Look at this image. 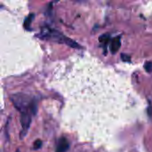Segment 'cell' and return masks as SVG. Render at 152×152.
I'll use <instances>...</instances> for the list:
<instances>
[{"instance_id": "cell-1", "label": "cell", "mask_w": 152, "mask_h": 152, "mask_svg": "<svg viewBox=\"0 0 152 152\" xmlns=\"http://www.w3.org/2000/svg\"><path fill=\"white\" fill-rule=\"evenodd\" d=\"M38 37H40L41 39H45V40H51V41H54L57 43H61V44H65L67 45H69V47L72 48H81V46L73 39L64 36L63 34L60 33L59 31L53 29L51 28H42L41 33L37 36Z\"/></svg>"}, {"instance_id": "cell-2", "label": "cell", "mask_w": 152, "mask_h": 152, "mask_svg": "<svg viewBox=\"0 0 152 152\" xmlns=\"http://www.w3.org/2000/svg\"><path fill=\"white\" fill-rule=\"evenodd\" d=\"M11 101L13 103L14 107L20 112L30 111L31 106L35 100L31 99L28 95L24 94H15L11 96ZM31 112V111H30Z\"/></svg>"}, {"instance_id": "cell-3", "label": "cell", "mask_w": 152, "mask_h": 152, "mask_svg": "<svg viewBox=\"0 0 152 152\" xmlns=\"http://www.w3.org/2000/svg\"><path fill=\"white\" fill-rule=\"evenodd\" d=\"M30 111H24L21 112V116H20V124H21V132H20V138L23 139L29 127H30V124H31V115H30Z\"/></svg>"}, {"instance_id": "cell-4", "label": "cell", "mask_w": 152, "mask_h": 152, "mask_svg": "<svg viewBox=\"0 0 152 152\" xmlns=\"http://www.w3.org/2000/svg\"><path fill=\"white\" fill-rule=\"evenodd\" d=\"M69 149V142L65 137H61L58 141L56 151L55 152H67Z\"/></svg>"}, {"instance_id": "cell-5", "label": "cell", "mask_w": 152, "mask_h": 152, "mask_svg": "<svg viewBox=\"0 0 152 152\" xmlns=\"http://www.w3.org/2000/svg\"><path fill=\"white\" fill-rule=\"evenodd\" d=\"M121 46V37L120 36H118L116 37H114L112 40H111V43H110V51L112 53H116L119 48Z\"/></svg>"}, {"instance_id": "cell-6", "label": "cell", "mask_w": 152, "mask_h": 152, "mask_svg": "<svg viewBox=\"0 0 152 152\" xmlns=\"http://www.w3.org/2000/svg\"><path fill=\"white\" fill-rule=\"evenodd\" d=\"M110 34H103V35H102V36H101V37H100V38H99V41H100L101 45H103V47H104V48H106V46H107L108 43L110 42Z\"/></svg>"}, {"instance_id": "cell-7", "label": "cell", "mask_w": 152, "mask_h": 152, "mask_svg": "<svg viewBox=\"0 0 152 152\" xmlns=\"http://www.w3.org/2000/svg\"><path fill=\"white\" fill-rule=\"evenodd\" d=\"M34 17H35L34 13H30V14L26 18V20H25V21H24V24H23L25 29H27V30H28V29H30V25H31V23H32V20H33Z\"/></svg>"}, {"instance_id": "cell-8", "label": "cell", "mask_w": 152, "mask_h": 152, "mask_svg": "<svg viewBox=\"0 0 152 152\" xmlns=\"http://www.w3.org/2000/svg\"><path fill=\"white\" fill-rule=\"evenodd\" d=\"M144 69L147 72L151 73L152 72V61H146L144 64Z\"/></svg>"}, {"instance_id": "cell-9", "label": "cell", "mask_w": 152, "mask_h": 152, "mask_svg": "<svg viewBox=\"0 0 152 152\" xmlns=\"http://www.w3.org/2000/svg\"><path fill=\"white\" fill-rule=\"evenodd\" d=\"M121 60L123 61H126V62H130L131 61V57L129 56V55H127V54H126V53H122L121 54Z\"/></svg>"}, {"instance_id": "cell-10", "label": "cell", "mask_w": 152, "mask_h": 152, "mask_svg": "<svg viewBox=\"0 0 152 152\" xmlns=\"http://www.w3.org/2000/svg\"><path fill=\"white\" fill-rule=\"evenodd\" d=\"M42 144H43V142H42L41 140H37V141L35 142V143H34V149H35V150L40 149L41 146H42Z\"/></svg>"}, {"instance_id": "cell-11", "label": "cell", "mask_w": 152, "mask_h": 152, "mask_svg": "<svg viewBox=\"0 0 152 152\" xmlns=\"http://www.w3.org/2000/svg\"><path fill=\"white\" fill-rule=\"evenodd\" d=\"M16 152H20V151H19V150H18V151H17Z\"/></svg>"}]
</instances>
